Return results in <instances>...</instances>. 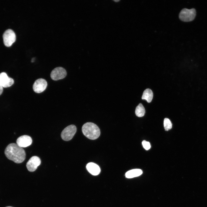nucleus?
<instances>
[{
	"mask_svg": "<svg viewBox=\"0 0 207 207\" xmlns=\"http://www.w3.org/2000/svg\"><path fill=\"white\" fill-rule=\"evenodd\" d=\"M4 153L8 159L17 163L22 162L26 158L24 150L15 143L9 144L5 148Z\"/></svg>",
	"mask_w": 207,
	"mask_h": 207,
	"instance_id": "1",
	"label": "nucleus"
},
{
	"mask_svg": "<svg viewBox=\"0 0 207 207\" xmlns=\"http://www.w3.org/2000/svg\"><path fill=\"white\" fill-rule=\"evenodd\" d=\"M83 134L90 139H97L100 135V130L98 127L95 124L91 122L85 124L82 127Z\"/></svg>",
	"mask_w": 207,
	"mask_h": 207,
	"instance_id": "2",
	"label": "nucleus"
},
{
	"mask_svg": "<svg viewBox=\"0 0 207 207\" xmlns=\"http://www.w3.org/2000/svg\"><path fill=\"white\" fill-rule=\"evenodd\" d=\"M196 12L194 8L188 9L185 8L180 12L179 17L182 21L185 22H190L193 20L196 16Z\"/></svg>",
	"mask_w": 207,
	"mask_h": 207,
	"instance_id": "3",
	"label": "nucleus"
},
{
	"mask_svg": "<svg viewBox=\"0 0 207 207\" xmlns=\"http://www.w3.org/2000/svg\"><path fill=\"white\" fill-rule=\"evenodd\" d=\"M76 128L75 126L72 124L66 127L62 131L61 137L65 141L71 140L76 133Z\"/></svg>",
	"mask_w": 207,
	"mask_h": 207,
	"instance_id": "4",
	"label": "nucleus"
},
{
	"mask_svg": "<svg viewBox=\"0 0 207 207\" xmlns=\"http://www.w3.org/2000/svg\"><path fill=\"white\" fill-rule=\"evenodd\" d=\"M3 37L4 44L7 47L11 46L16 40V34L11 29H8L5 31Z\"/></svg>",
	"mask_w": 207,
	"mask_h": 207,
	"instance_id": "5",
	"label": "nucleus"
},
{
	"mask_svg": "<svg viewBox=\"0 0 207 207\" xmlns=\"http://www.w3.org/2000/svg\"><path fill=\"white\" fill-rule=\"evenodd\" d=\"M67 73L66 70L62 67H57L54 68L51 73V77L54 80L62 79L66 76Z\"/></svg>",
	"mask_w": 207,
	"mask_h": 207,
	"instance_id": "6",
	"label": "nucleus"
},
{
	"mask_svg": "<svg viewBox=\"0 0 207 207\" xmlns=\"http://www.w3.org/2000/svg\"><path fill=\"white\" fill-rule=\"evenodd\" d=\"M47 85V81L44 79H38L35 81L33 85V90L36 93H41L46 89Z\"/></svg>",
	"mask_w": 207,
	"mask_h": 207,
	"instance_id": "7",
	"label": "nucleus"
},
{
	"mask_svg": "<svg viewBox=\"0 0 207 207\" xmlns=\"http://www.w3.org/2000/svg\"><path fill=\"white\" fill-rule=\"evenodd\" d=\"M41 161L38 156H34L31 157L27 162L26 166L30 172H33L36 170L37 167L41 164Z\"/></svg>",
	"mask_w": 207,
	"mask_h": 207,
	"instance_id": "8",
	"label": "nucleus"
},
{
	"mask_svg": "<svg viewBox=\"0 0 207 207\" xmlns=\"http://www.w3.org/2000/svg\"><path fill=\"white\" fill-rule=\"evenodd\" d=\"M32 142L31 138L27 135H23L19 137L16 141V144L22 147H25L30 145Z\"/></svg>",
	"mask_w": 207,
	"mask_h": 207,
	"instance_id": "9",
	"label": "nucleus"
},
{
	"mask_svg": "<svg viewBox=\"0 0 207 207\" xmlns=\"http://www.w3.org/2000/svg\"><path fill=\"white\" fill-rule=\"evenodd\" d=\"M14 80L9 77L4 72L0 74V84L3 87H8L11 86L14 83Z\"/></svg>",
	"mask_w": 207,
	"mask_h": 207,
	"instance_id": "10",
	"label": "nucleus"
},
{
	"mask_svg": "<svg viewBox=\"0 0 207 207\" xmlns=\"http://www.w3.org/2000/svg\"><path fill=\"white\" fill-rule=\"evenodd\" d=\"M86 167L88 171L93 175H97L100 172L101 170L99 166L93 162L88 163Z\"/></svg>",
	"mask_w": 207,
	"mask_h": 207,
	"instance_id": "11",
	"label": "nucleus"
},
{
	"mask_svg": "<svg viewBox=\"0 0 207 207\" xmlns=\"http://www.w3.org/2000/svg\"><path fill=\"white\" fill-rule=\"evenodd\" d=\"M142 170L139 169L129 170L126 172L125 176L128 178H131L138 177L142 174Z\"/></svg>",
	"mask_w": 207,
	"mask_h": 207,
	"instance_id": "12",
	"label": "nucleus"
},
{
	"mask_svg": "<svg viewBox=\"0 0 207 207\" xmlns=\"http://www.w3.org/2000/svg\"><path fill=\"white\" fill-rule=\"evenodd\" d=\"M153 93L151 89H147L144 91L142 97V99L145 100L147 102H150L153 98Z\"/></svg>",
	"mask_w": 207,
	"mask_h": 207,
	"instance_id": "13",
	"label": "nucleus"
},
{
	"mask_svg": "<svg viewBox=\"0 0 207 207\" xmlns=\"http://www.w3.org/2000/svg\"><path fill=\"white\" fill-rule=\"evenodd\" d=\"M145 113V109L141 103H140L137 106L135 110L136 115L138 117L143 116Z\"/></svg>",
	"mask_w": 207,
	"mask_h": 207,
	"instance_id": "14",
	"label": "nucleus"
},
{
	"mask_svg": "<svg viewBox=\"0 0 207 207\" xmlns=\"http://www.w3.org/2000/svg\"><path fill=\"white\" fill-rule=\"evenodd\" d=\"M164 125L165 130L168 131L171 129L172 124L170 120L168 118H165L164 120Z\"/></svg>",
	"mask_w": 207,
	"mask_h": 207,
	"instance_id": "15",
	"label": "nucleus"
},
{
	"mask_svg": "<svg viewBox=\"0 0 207 207\" xmlns=\"http://www.w3.org/2000/svg\"><path fill=\"white\" fill-rule=\"evenodd\" d=\"M142 144L144 148L146 150H148L150 148L151 145L150 143L145 140L142 141Z\"/></svg>",
	"mask_w": 207,
	"mask_h": 207,
	"instance_id": "16",
	"label": "nucleus"
},
{
	"mask_svg": "<svg viewBox=\"0 0 207 207\" xmlns=\"http://www.w3.org/2000/svg\"><path fill=\"white\" fill-rule=\"evenodd\" d=\"M3 87L0 84V95L2 94L3 91Z\"/></svg>",
	"mask_w": 207,
	"mask_h": 207,
	"instance_id": "17",
	"label": "nucleus"
},
{
	"mask_svg": "<svg viewBox=\"0 0 207 207\" xmlns=\"http://www.w3.org/2000/svg\"><path fill=\"white\" fill-rule=\"evenodd\" d=\"M34 58H32V59L31 62H33L34 61Z\"/></svg>",
	"mask_w": 207,
	"mask_h": 207,
	"instance_id": "18",
	"label": "nucleus"
},
{
	"mask_svg": "<svg viewBox=\"0 0 207 207\" xmlns=\"http://www.w3.org/2000/svg\"><path fill=\"white\" fill-rule=\"evenodd\" d=\"M12 207V206H7V207Z\"/></svg>",
	"mask_w": 207,
	"mask_h": 207,
	"instance_id": "19",
	"label": "nucleus"
}]
</instances>
